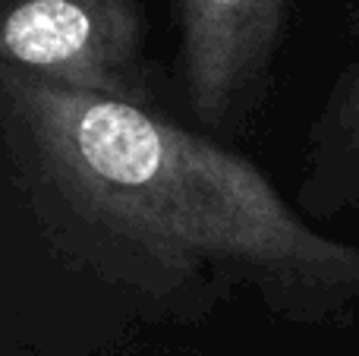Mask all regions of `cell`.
Listing matches in <instances>:
<instances>
[{
  "mask_svg": "<svg viewBox=\"0 0 359 356\" xmlns=\"http://www.w3.org/2000/svg\"><path fill=\"white\" fill-rule=\"evenodd\" d=\"M0 149L50 249L149 315L198 322L236 290L293 325L359 306V246L318 233L252 161L155 107L0 67Z\"/></svg>",
  "mask_w": 359,
  "mask_h": 356,
  "instance_id": "obj_1",
  "label": "cell"
},
{
  "mask_svg": "<svg viewBox=\"0 0 359 356\" xmlns=\"http://www.w3.org/2000/svg\"><path fill=\"white\" fill-rule=\"evenodd\" d=\"M0 67L155 107L139 0H0Z\"/></svg>",
  "mask_w": 359,
  "mask_h": 356,
  "instance_id": "obj_2",
  "label": "cell"
},
{
  "mask_svg": "<svg viewBox=\"0 0 359 356\" xmlns=\"http://www.w3.org/2000/svg\"><path fill=\"white\" fill-rule=\"evenodd\" d=\"M297 0H174L177 67L198 126L243 132L265 104Z\"/></svg>",
  "mask_w": 359,
  "mask_h": 356,
  "instance_id": "obj_3",
  "label": "cell"
},
{
  "mask_svg": "<svg viewBox=\"0 0 359 356\" xmlns=\"http://www.w3.org/2000/svg\"><path fill=\"white\" fill-rule=\"evenodd\" d=\"M299 202L318 218L359 212V44L312 120Z\"/></svg>",
  "mask_w": 359,
  "mask_h": 356,
  "instance_id": "obj_4",
  "label": "cell"
}]
</instances>
